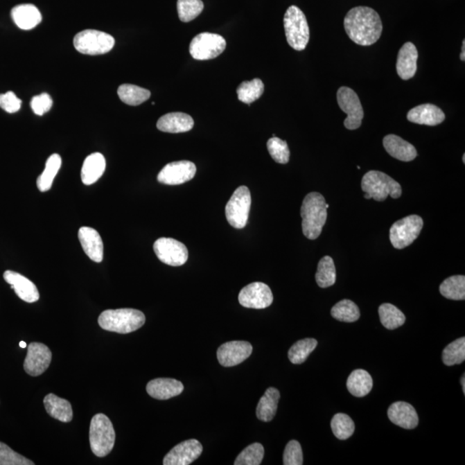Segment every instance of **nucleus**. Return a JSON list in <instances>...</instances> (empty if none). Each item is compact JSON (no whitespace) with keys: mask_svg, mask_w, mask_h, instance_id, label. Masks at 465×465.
I'll use <instances>...</instances> for the list:
<instances>
[{"mask_svg":"<svg viewBox=\"0 0 465 465\" xmlns=\"http://www.w3.org/2000/svg\"><path fill=\"white\" fill-rule=\"evenodd\" d=\"M344 28L355 44L371 46L381 37L383 24L375 10L370 7L358 6L347 12L344 19Z\"/></svg>","mask_w":465,"mask_h":465,"instance_id":"obj_1","label":"nucleus"},{"mask_svg":"<svg viewBox=\"0 0 465 465\" xmlns=\"http://www.w3.org/2000/svg\"><path fill=\"white\" fill-rule=\"evenodd\" d=\"M328 207L321 193H310L305 197L301 207V228L308 240L320 236L328 218Z\"/></svg>","mask_w":465,"mask_h":465,"instance_id":"obj_2","label":"nucleus"},{"mask_svg":"<svg viewBox=\"0 0 465 465\" xmlns=\"http://www.w3.org/2000/svg\"><path fill=\"white\" fill-rule=\"evenodd\" d=\"M145 322L143 312L134 308L107 310L98 317V324L103 329L119 333L137 331L145 324Z\"/></svg>","mask_w":465,"mask_h":465,"instance_id":"obj_3","label":"nucleus"},{"mask_svg":"<svg viewBox=\"0 0 465 465\" xmlns=\"http://www.w3.org/2000/svg\"><path fill=\"white\" fill-rule=\"evenodd\" d=\"M89 435L94 455L104 457L111 453L115 445L116 432L111 420L105 414H98L92 417Z\"/></svg>","mask_w":465,"mask_h":465,"instance_id":"obj_4","label":"nucleus"},{"mask_svg":"<svg viewBox=\"0 0 465 465\" xmlns=\"http://www.w3.org/2000/svg\"><path fill=\"white\" fill-rule=\"evenodd\" d=\"M361 188L365 194L378 202L387 200L389 196L396 200L402 196V187L395 179L379 171H370L363 177Z\"/></svg>","mask_w":465,"mask_h":465,"instance_id":"obj_5","label":"nucleus"},{"mask_svg":"<svg viewBox=\"0 0 465 465\" xmlns=\"http://www.w3.org/2000/svg\"><path fill=\"white\" fill-rule=\"evenodd\" d=\"M287 42L295 51L306 49L310 41V27L304 13L296 6L287 9L283 17Z\"/></svg>","mask_w":465,"mask_h":465,"instance_id":"obj_6","label":"nucleus"},{"mask_svg":"<svg viewBox=\"0 0 465 465\" xmlns=\"http://www.w3.org/2000/svg\"><path fill=\"white\" fill-rule=\"evenodd\" d=\"M76 51L88 55H105L112 51L115 45V39L105 32L86 30L80 32L73 39Z\"/></svg>","mask_w":465,"mask_h":465,"instance_id":"obj_7","label":"nucleus"},{"mask_svg":"<svg viewBox=\"0 0 465 465\" xmlns=\"http://www.w3.org/2000/svg\"><path fill=\"white\" fill-rule=\"evenodd\" d=\"M252 198L249 189L243 186L237 188L226 204V218L234 229L246 227L251 209Z\"/></svg>","mask_w":465,"mask_h":465,"instance_id":"obj_8","label":"nucleus"},{"mask_svg":"<svg viewBox=\"0 0 465 465\" xmlns=\"http://www.w3.org/2000/svg\"><path fill=\"white\" fill-rule=\"evenodd\" d=\"M423 228L421 216L412 215L394 223L389 230L390 243L396 249H403L417 239Z\"/></svg>","mask_w":465,"mask_h":465,"instance_id":"obj_9","label":"nucleus"},{"mask_svg":"<svg viewBox=\"0 0 465 465\" xmlns=\"http://www.w3.org/2000/svg\"><path fill=\"white\" fill-rule=\"evenodd\" d=\"M227 42L218 34L201 33L196 35L190 44V54L195 60L215 59L225 51Z\"/></svg>","mask_w":465,"mask_h":465,"instance_id":"obj_10","label":"nucleus"},{"mask_svg":"<svg viewBox=\"0 0 465 465\" xmlns=\"http://www.w3.org/2000/svg\"><path fill=\"white\" fill-rule=\"evenodd\" d=\"M337 101L340 108L347 115L344 125L349 130L358 129L364 119V109L356 92L349 87H340L337 91Z\"/></svg>","mask_w":465,"mask_h":465,"instance_id":"obj_11","label":"nucleus"},{"mask_svg":"<svg viewBox=\"0 0 465 465\" xmlns=\"http://www.w3.org/2000/svg\"><path fill=\"white\" fill-rule=\"evenodd\" d=\"M154 250L159 261L171 266L186 264L189 256L187 247L173 238H159L154 244Z\"/></svg>","mask_w":465,"mask_h":465,"instance_id":"obj_12","label":"nucleus"},{"mask_svg":"<svg viewBox=\"0 0 465 465\" xmlns=\"http://www.w3.org/2000/svg\"><path fill=\"white\" fill-rule=\"evenodd\" d=\"M238 299L241 306L263 310L271 306L273 295L267 285L261 282H254L245 286L240 290Z\"/></svg>","mask_w":465,"mask_h":465,"instance_id":"obj_13","label":"nucleus"},{"mask_svg":"<svg viewBox=\"0 0 465 465\" xmlns=\"http://www.w3.org/2000/svg\"><path fill=\"white\" fill-rule=\"evenodd\" d=\"M52 361L51 349L44 344L32 342L28 346L24 368L31 377H38L47 371Z\"/></svg>","mask_w":465,"mask_h":465,"instance_id":"obj_14","label":"nucleus"},{"mask_svg":"<svg viewBox=\"0 0 465 465\" xmlns=\"http://www.w3.org/2000/svg\"><path fill=\"white\" fill-rule=\"evenodd\" d=\"M197 168L194 163L181 161L169 163L157 176L159 183L168 186H177L188 182L196 175Z\"/></svg>","mask_w":465,"mask_h":465,"instance_id":"obj_15","label":"nucleus"},{"mask_svg":"<svg viewBox=\"0 0 465 465\" xmlns=\"http://www.w3.org/2000/svg\"><path fill=\"white\" fill-rule=\"evenodd\" d=\"M203 453V446L197 439H188L173 447L166 454L164 465H189L197 460Z\"/></svg>","mask_w":465,"mask_h":465,"instance_id":"obj_16","label":"nucleus"},{"mask_svg":"<svg viewBox=\"0 0 465 465\" xmlns=\"http://www.w3.org/2000/svg\"><path fill=\"white\" fill-rule=\"evenodd\" d=\"M253 353V346L249 342H229L223 344L218 350L219 363L225 367H232L243 363Z\"/></svg>","mask_w":465,"mask_h":465,"instance_id":"obj_17","label":"nucleus"},{"mask_svg":"<svg viewBox=\"0 0 465 465\" xmlns=\"http://www.w3.org/2000/svg\"><path fill=\"white\" fill-rule=\"evenodd\" d=\"M3 279L15 290L17 297L26 303H35L40 299V294L35 283L26 277L13 271L3 273Z\"/></svg>","mask_w":465,"mask_h":465,"instance_id":"obj_18","label":"nucleus"},{"mask_svg":"<svg viewBox=\"0 0 465 465\" xmlns=\"http://www.w3.org/2000/svg\"><path fill=\"white\" fill-rule=\"evenodd\" d=\"M78 236L85 254L92 261L102 262L104 258V243L97 230L90 227H82L80 229Z\"/></svg>","mask_w":465,"mask_h":465,"instance_id":"obj_19","label":"nucleus"},{"mask_svg":"<svg viewBox=\"0 0 465 465\" xmlns=\"http://www.w3.org/2000/svg\"><path fill=\"white\" fill-rule=\"evenodd\" d=\"M407 119L410 122L421 125L436 126L444 122L446 115L438 106L425 104L410 109Z\"/></svg>","mask_w":465,"mask_h":465,"instance_id":"obj_20","label":"nucleus"},{"mask_svg":"<svg viewBox=\"0 0 465 465\" xmlns=\"http://www.w3.org/2000/svg\"><path fill=\"white\" fill-rule=\"evenodd\" d=\"M418 51L412 42H406L397 56L396 71L401 79L408 80L417 71Z\"/></svg>","mask_w":465,"mask_h":465,"instance_id":"obj_21","label":"nucleus"},{"mask_svg":"<svg viewBox=\"0 0 465 465\" xmlns=\"http://www.w3.org/2000/svg\"><path fill=\"white\" fill-rule=\"evenodd\" d=\"M183 390V383L173 378H156L147 385L148 395L157 400L171 399L180 395Z\"/></svg>","mask_w":465,"mask_h":465,"instance_id":"obj_22","label":"nucleus"},{"mask_svg":"<svg viewBox=\"0 0 465 465\" xmlns=\"http://www.w3.org/2000/svg\"><path fill=\"white\" fill-rule=\"evenodd\" d=\"M388 416L392 423L404 429H414L419 424L416 410L405 402L393 403L388 410Z\"/></svg>","mask_w":465,"mask_h":465,"instance_id":"obj_23","label":"nucleus"},{"mask_svg":"<svg viewBox=\"0 0 465 465\" xmlns=\"http://www.w3.org/2000/svg\"><path fill=\"white\" fill-rule=\"evenodd\" d=\"M383 147L390 156L401 161H412L417 157L414 146L396 134H388L383 138Z\"/></svg>","mask_w":465,"mask_h":465,"instance_id":"obj_24","label":"nucleus"},{"mask_svg":"<svg viewBox=\"0 0 465 465\" xmlns=\"http://www.w3.org/2000/svg\"><path fill=\"white\" fill-rule=\"evenodd\" d=\"M193 117L182 112L168 113L161 117L157 122L159 130L166 133H184L193 130Z\"/></svg>","mask_w":465,"mask_h":465,"instance_id":"obj_25","label":"nucleus"},{"mask_svg":"<svg viewBox=\"0 0 465 465\" xmlns=\"http://www.w3.org/2000/svg\"><path fill=\"white\" fill-rule=\"evenodd\" d=\"M12 17L17 26L24 30L34 29L42 21L41 12L30 3L14 7L12 10Z\"/></svg>","mask_w":465,"mask_h":465,"instance_id":"obj_26","label":"nucleus"},{"mask_svg":"<svg viewBox=\"0 0 465 465\" xmlns=\"http://www.w3.org/2000/svg\"><path fill=\"white\" fill-rule=\"evenodd\" d=\"M106 161L100 152H94L85 159L81 169V179L87 186H91L100 179L105 171Z\"/></svg>","mask_w":465,"mask_h":465,"instance_id":"obj_27","label":"nucleus"},{"mask_svg":"<svg viewBox=\"0 0 465 465\" xmlns=\"http://www.w3.org/2000/svg\"><path fill=\"white\" fill-rule=\"evenodd\" d=\"M46 411L52 418L62 422H70L73 420V408L69 401L49 394L44 400Z\"/></svg>","mask_w":465,"mask_h":465,"instance_id":"obj_28","label":"nucleus"},{"mask_svg":"<svg viewBox=\"0 0 465 465\" xmlns=\"http://www.w3.org/2000/svg\"><path fill=\"white\" fill-rule=\"evenodd\" d=\"M280 399V392L276 388H269L266 389L258 403L256 414L258 420L264 422L272 421L275 417L277 410H278V404Z\"/></svg>","mask_w":465,"mask_h":465,"instance_id":"obj_29","label":"nucleus"},{"mask_svg":"<svg viewBox=\"0 0 465 465\" xmlns=\"http://www.w3.org/2000/svg\"><path fill=\"white\" fill-rule=\"evenodd\" d=\"M346 387L351 395L356 397L367 396L374 387V380L367 371L355 370L347 379Z\"/></svg>","mask_w":465,"mask_h":465,"instance_id":"obj_30","label":"nucleus"},{"mask_svg":"<svg viewBox=\"0 0 465 465\" xmlns=\"http://www.w3.org/2000/svg\"><path fill=\"white\" fill-rule=\"evenodd\" d=\"M60 166H62V158L59 155L54 154L49 156L47 162H46L44 171L38 177L37 181V188L42 193L51 190Z\"/></svg>","mask_w":465,"mask_h":465,"instance_id":"obj_31","label":"nucleus"},{"mask_svg":"<svg viewBox=\"0 0 465 465\" xmlns=\"http://www.w3.org/2000/svg\"><path fill=\"white\" fill-rule=\"evenodd\" d=\"M121 100L131 106L143 104L150 98L151 92L147 89L134 86V85L124 84L117 90Z\"/></svg>","mask_w":465,"mask_h":465,"instance_id":"obj_32","label":"nucleus"},{"mask_svg":"<svg viewBox=\"0 0 465 465\" xmlns=\"http://www.w3.org/2000/svg\"><path fill=\"white\" fill-rule=\"evenodd\" d=\"M439 292L450 300L465 299V277L457 275L446 279L439 286Z\"/></svg>","mask_w":465,"mask_h":465,"instance_id":"obj_33","label":"nucleus"},{"mask_svg":"<svg viewBox=\"0 0 465 465\" xmlns=\"http://www.w3.org/2000/svg\"><path fill=\"white\" fill-rule=\"evenodd\" d=\"M378 314L383 326L389 330L400 328L406 321L405 315L393 304H382L378 308Z\"/></svg>","mask_w":465,"mask_h":465,"instance_id":"obj_34","label":"nucleus"},{"mask_svg":"<svg viewBox=\"0 0 465 465\" xmlns=\"http://www.w3.org/2000/svg\"><path fill=\"white\" fill-rule=\"evenodd\" d=\"M317 340L312 338L298 340L288 351V357L291 363L294 365L304 363L312 351L317 349Z\"/></svg>","mask_w":465,"mask_h":465,"instance_id":"obj_35","label":"nucleus"},{"mask_svg":"<svg viewBox=\"0 0 465 465\" xmlns=\"http://www.w3.org/2000/svg\"><path fill=\"white\" fill-rule=\"evenodd\" d=\"M315 280H317V285L321 288H328V287L335 285L336 282V269L335 262L331 257H323L319 262Z\"/></svg>","mask_w":465,"mask_h":465,"instance_id":"obj_36","label":"nucleus"},{"mask_svg":"<svg viewBox=\"0 0 465 465\" xmlns=\"http://www.w3.org/2000/svg\"><path fill=\"white\" fill-rule=\"evenodd\" d=\"M331 315L340 322H354L360 319V312L353 301L344 299L332 308Z\"/></svg>","mask_w":465,"mask_h":465,"instance_id":"obj_37","label":"nucleus"},{"mask_svg":"<svg viewBox=\"0 0 465 465\" xmlns=\"http://www.w3.org/2000/svg\"><path fill=\"white\" fill-rule=\"evenodd\" d=\"M263 92H264V84L260 79L244 81L237 88L238 98L247 105L258 100Z\"/></svg>","mask_w":465,"mask_h":465,"instance_id":"obj_38","label":"nucleus"},{"mask_svg":"<svg viewBox=\"0 0 465 465\" xmlns=\"http://www.w3.org/2000/svg\"><path fill=\"white\" fill-rule=\"evenodd\" d=\"M443 363L447 367L462 364L465 360V338H459L446 347L442 353Z\"/></svg>","mask_w":465,"mask_h":465,"instance_id":"obj_39","label":"nucleus"},{"mask_svg":"<svg viewBox=\"0 0 465 465\" xmlns=\"http://www.w3.org/2000/svg\"><path fill=\"white\" fill-rule=\"evenodd\" d=\"M333 435L340 440L349 439L355 431V425L351 417L346 414H336L331 421Z\"/></svg>","mask_w":465,"mask_h":465,"instance_id":"obj_40","label":"nucleus"},{"mask_svg":"<svg viewBox=\"0 0 465 465\" xmlns=\"http://www.w3.org/2000/svg\"><path fill=\"white\" fill-rule=\"evenodd\" d=\"M204 7L202 0H177V3L179 19L184 23L196 19L203 12Z\"/></svg>","mask_w":465,"mask_h":465,"instance_id":"obj_41","label":"nucleus"},{"mask_svg":"<svg viewBox=\"0 0 465 465\" xmlns=\"http://www.w3.org/2000/svg\"><path fill=\"white\" fill-rule=\"evenodd\" d=\"M264 447L260 443H254L245 448L237 459L234 465H260L264 457Z\"/></svg>","mask_w":465,"mask_h":465,"instance_id":"obj_42","label":"nucleus"},{"mask_svg":"<svg viewBox=\"0 0 465 465\" xmlns=\"http://www.w3.org/2000/svg\"><path fill=\"white\" fill-rule=\"evenodd\" d=\"M269 154L277 163L287 164L290 161V149L286 141L272 137L267 141Z\"/></svg>","mask_w":465,"mask_h":465,"instance_id":"obj_43","label":"nucleus"},{"mask_svg":"<svg viewBox=\"0 0 465 465\" xmlns=\"http://www.w3.org/2000/svg\"><path fill=\"white\" fill-rule=\"evenodd\" d=\"M34 462L0 442V465H34Z\"/></svg>","mask_w":465,"mask_h":465,"instance_id":"obj_44","label":"nucleus"},{"mask_svg":"<svg viewBox=\"0 0 465 465\" xmlns=\"http://www.w3.org/2000/svg\"><path fill=\"white\" fill-rule=\"evenodd\" d=\"M283 464L285 465H301L304 464L303 450L300 443L297 440H290L287 444L285 453H283Z\"/></svg>","mask_w":465,"mask_h":465,"instance_id":"obj_45","label":"nucleus"},{"mask_svg":"<svg viewBox=\"0 0 465 465\" xmlns=\"http://www.w3.org/2000/svg\"><path fill=\"white\" fill-rule=\"evenodd\" d=\"M52 105V98L48 94L35 96L32 98L30 102L32 111L34 112L35 115L38 116H42L51 111Z\"/></svg>","mask_w":465,"mask_h":465,"instance_id":"obj_46","label":"nucleus"},{"mask_svg":"<svg viewBox=\"0 0 465 465\" xmlns=\"http://www.w3.org/2000/svg\"><path fill=\"white\" fill-rule=\"evenodd\" d=\"M22 100L17 98L13 91H7L5 94H0V108L8 113H15L19 111Z\"/></svg>","mask_w":465,"mask_h":465,"instance_id":"obj_47","label":"nucleus"},{"mask_svg":"<svg viewBox=\"0 0 465 465\" xmlns=\"http://www.w3.org/2000/svg\"><path fill=\"white\" fill-rule=\"evenodd\" d=\"M460 60H462V62H464V60H465V41L464 40L463 42L462 53H461V55H460Z\"/></svg>","mask_w":465,"mask_h":465,"instance_id":"obj_48","label":"nucleus"},{"mask_svg":"<svg viewBox=\"0 0 465 465\" xmlns=\"http://www.w3.org/2000/svg\"><path fill=\"white\" fill-rule=\"evenodd\" d=\"M461 385H462L464 395H465V378H464V375H463L462 378H461Z\"/></svg>","mask_w":465,"mask_h":465,"instance_id":"obj_49","label":"nucleus"},{"mask_svg":"<svg viewBox=\"0 0 465 465\" xmlns=\"http://www.w3.org/2000/svg\"><path fill=\"white\" fill-rule=\"evenodd\" d=\"M19 346H20L21 349H26V347L27 346L26 343L24 342H21L19 343Z\"/></svg>","mask_w":465,"mask_h":465,"instance_id":"obj_50","label":"nucleus"},{"mask_svg":"<svg viewBox=\"0 0 465 465\" xmlns=\"http://www.w3.org/2000/svg\"><path fill=\"white\" fill-rule=\"evenodd\" d=\"M463 162L465 163V155L463 156Z\"/></svg>","mask_w":465,"mask_h":465,"instance_id":"obj_51","label":"nucleus"}]
</instances>
